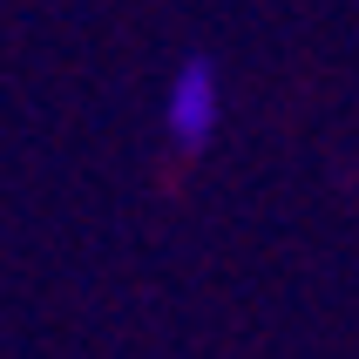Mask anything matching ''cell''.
<instances>
[{"label":"cell","mask_w":359,"mask_h":359,"mask_svg":"<svg viewBox=\"0 0 359 359\" xmlns=\"http://www.w3.org/2000/svg\"><path fill=\"white\" fill-rule=\"evenodd\" d=\"M156 129L177 156H203L224 129V68L210 55H183L163 81V102H156Z\"/></svg>","instance_id":"6da1fadb"}]
</instances>
